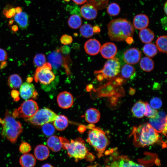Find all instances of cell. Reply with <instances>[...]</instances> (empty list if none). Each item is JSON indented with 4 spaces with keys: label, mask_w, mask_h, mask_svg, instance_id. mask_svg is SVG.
<instances>
[{
    "label": "cell",
    "mask_w": 167,
    "mask_h": 167,
    "mask_svg": "<svg viewBox=\"0 0 167 167\" xmlns=\"http://www.w3.org/2000/svg\"><path fill=\"white\" fill-rule=\"evenodd\" d=\"M133 138V143L137 147H143L162 141L161 138L149 123L134 126L130 135Z\"/></svg>",
    "instance_id": "6da1fadb"
},
{
    "label": "cell",
    "mask_w": 167,
    "mask_h": 167,
    "mask_svg": "<svg viewBox=\"0 0 167 167\" xmlns=\"http://www.w3.org/2000/svg\"><path fill=\"white\" fill-rule=\"evenodd\" d=\"M108 35L112 41H126L133 37L135 29L133 24L126 19L119 18L111 20L107 25Z\"/></svg>",
    "instance_id": "7a4b0ae2"
},
{
    "label": "cell",
    "mask_w": 167,
    "mask_h": 167,
    "mask_svg": "<svg viewBox=\"0 0 167 167\" xmlns=\"http://www.w3.org/2000/svg\"><path fill=\"white\" fill-rule=\"evenodd\" d=\"M59 137L62 148L66 150L69 156L74 158L76 161L85 159L91 162L95 159V156L88 151L82 138H78L70 141L64 137Z\"/></svg>",
    "instance_id": "3957f363"
},
{
    "label": "cell",
    "mask_w": 167,
    "mask_h": 167,
    "mask_svg": "<svg viewBox=\"0 0 167 167\" xmlns=\"http://www.w3.org/2000/svg\"><path fill=\"white\" fill-rule=\"evenodd\" d=\"M0 124L2 125L1 135L11 143H14L23 131L21 124L16 120L7 110L5 112L3 119L0 118Z\"/></svg>",
    "instance_id": "277c9868"
},
{
    "label": "cell",
    "mask_w": 167,
    "mask_h": 167,
    "mask_svg": "<svg viewBox=\"0 0 167 167\" xmlns=\"http://www.w3.org/2000/svg\"><path fill=\"white\" fill-rule=\"evenodd\" d=\"M90 126L87 141L94 148L100 158L103 156L109 144V140L104 131L99 128L95 127L93 125Z\"/></svg>",
    "instance_id": "5b68a950"
},
{
    "label": "cell",
    "mask_w": 167,
    "mask_h": 167,
    "mask_svg": "<svg viewBox=\"0 0 167 167\" xmlns=\"http://www.w3.org/2000/svg\"><path fill=\"white\" fill-rule=\"evenodd\" d=\"M38 109L36 101L32 99L28 100L23 102L18 109H15L12 115L14 118H22L25 120L32 117Z\"/></svg>",
    "instance_id": "8992f818"
},
{
    "label": "cell",
    "mask_w": 167,
    "mask_h": 167,
    "mask_svg": "<svg viewBox=\"0 0 167 167\" xmlns=\"http://www.w3.org/2000/svg\"><path fill=\"white\" fill-rule=\"evenodd\" d=\"M57 116L51 109L45 108L38 110L32 117L25 120L34 125L42 126L53 122Z\"/></svg>",
    "instance_id": "52a82bcc"
},
{
    "label": "cell",
    "mask_w": 167,
    "mask_h": 167,
    "mask_svg": "<svg viewBox=\"0 0 167 167\" xmlns=\"http://www.w3.org/2000/svg\"><path fill=\"white\" fill-rule=\"evenodd\" d=\"M120 71V64L118 59L113 58L106 62L102 70L96 71L95 73L96 74H101L105 79H110L117 75Z\"/></svg>",
    "instance_id": "ba28073f"
},
{
    "label": "cell",
    "mask_w": 167,
    "mask_h": 167,
    "mask_svg": "<svg viewBox=\"0 0 167 167\" xmlns=\"http://www.w3.org/2000/svg\"><path fill=\"white\" fill-rule=\"evenodd\" d=\"M52 67L49 62H46L42 66L37 67L34 75L36 82H39L42 84L47 85L52 82L55 75L51 70Z\"/></svg>",
    "instance_id": "9c48e42d"
},
{
    "label": "cell",
    "mask_w": 167,
    "mask_h": 167,
    "mask_svg": "<svg viewBox=\"0 0 167 167\" xmlns=\"http://www.w3.org/2000/svg\"><path fill=\"white\" fill-rule=\"evenodd\" d=\"M149 123L157 132L166 136L167 115L164 112H158L154 117L150 118Z\"/></svg>",
    "instance_id": "30bf717a"
},
{
    "label": "cell",
    "mask_w": 167,
    "mask_h": 167,
    "mask_svg": "<svg viewBox=\"0 0 167 167\" xmlns=\"http://www.w3.org/2000/svg\"><path fill=\"white\" fill-rule=\"evenodd\" d=\"M20 87L19 94L23 99L27 100L30 98H36L38 94L32 84L24 82Z\"/></svg>",
    "instance_id": "8fae6325"
},
{
    "label": "cell",
    "mask_w": 167,
    "mask_h": 167,
    "mask_svg": "<svg viewBox=\"0 0 167 167\" xmlns=\"http://www.w3.org/2000/svg\"><path fill=\"white\" fill-rule=\"evenodd\" d=\"M58 106L62 108L67 109L71 107L74 103V98L72 95L67 91L60 93L57 97Z\"/></svg>",
    "instance_id": "7c38bea8"
},
{
    "label": "cell",
    "mask_w": 167,
    "mask_h": 167,
    "mask_svg": "<svg viewBox=\"0 0 167 167\" xmlns=\"http://www.w3.org/2000/svg\"><path fill=\"white\" fill-rule=\"evenodd\" d=\"M141 56L140 51L135 48H131L124 54V61L128 64H135L139 61Z\"/></svg>",
    "instance_id": "4fadbf2b"
},
{
    "label": "cell",
    "mask_w": 167,
    "mask_h": 167,
    "mask_svg": "<svg viewBox=\"0 0 167 167\" xmlns=\"http://www.w3.org/2000/svg\"><path fill=\"white\" fill-rule=\"evenodd\" d=\"M100 51L101 54L103 58L109 59L114 58L117 53V46L113 43L107 42L102 46Z\"/></svg>",
    "instance_id": "5bb4252c"
},
{
    "label": "cell",
    "mask_w": 167,
    "mask_h": 167,
    "mask_svg": "<svg viewBox=\"0 0 167 167\" xmlns=\"http://www.w3.org/2000/svg\"><path fill=\"white\" fill-rule=\"evenodd\" d=\"M101 45L100 42L95 39H91L86 42L84 48L86 53L91 55H95L99 53Z\"/></svg>",
    "instance_id": "9a60e30c"
},
{
    "label": "cell",
    "mask_w": 167,
    "mask_h": 167,
    "mask_svg": "<svg viewBox=\"0 0 167 167\" xmlns=\"http://www.w3.org/2000/svg\"><path fill=\"white\" fill-rule=\"evenodd\" d=\"M81 16L87 20L95 19L97 15V10L93 5L87 3L83 5L80 9Z\"/></svg>",
    "instance_id": "2e32d148"
},
{
    "label": "cell",
    "mask_w": 167,
    "mask_h": 167,
    "mask_svg": "<svg viewBox=\"0 0 167 167\" xmlns=\"http://www.w3.org/2000/svg\"><path fill=\"white\" fill-rule=\"evenodd\" d=\"M48 62L55 69H58L63 64L64 58L59 50L52 52L48 56Z\"/></svg>",
    "instance_id": "e0dca14e"
},
{
    "label": "cell",
    "mask_w": 167,
    "mask_h": 167,
    "mask_svg": "<svg viewBox=\"0 0 167 167\" xmlns=\"http://www.w3.org/2000/svg\"><path fill=\"white\" fill-rule=\"evenodd\" d=\"M149 19L145 14H139L136 15L133 20L134 27L139 30L146 28L149 24Z\"/></svg>",
    "instance_id": "ac0fdd59"
},
{
    "label": "cell",
    "mask_w": 167,
    "mask_h": 167,
    "mask_svg": "<svg viewBox=\"0 0 167 167\" xmlns=\"http://www.w3.org/2000/svg\"><path fill=\"white\" fill-rule=\"evenodd\" d=\"M83 117L87 122L94 124L99 121L101 114L97 109L94 108H90L86 111Z\"/></svg>",
    "instance_id": "d6986e66"
},
{
    "label": "cell",
    "mask_w": 167,
    "mask_h": 167,
    "mask_svg": "<svg viewBox=\"0 0 167 167\" xmlns=\"http://www.w3.org/2000/svg\"><path fill=\"white\" fill-rule=\"evenodd\" d=\"M34 154L37 160L43 161L46 159L49 156V151L46 146L43 144H39L35 147Z\"/></svg>",
    "instance_id": "ffe728a7"
},
{
    "label": "cell",
    "mask_w": 167,
    "mask_h": 167,
    "mask_svg": "<svg viewBox=\"0 0 167 167\" xmlns=\"http://www.w3.org/2000/svg\"><path fill=\"white\" fill-rule=\"evenodd\" d=\"M47 143L48 148L54 152H59L62 148L60 137L57 136H50L47 140Z\"/></svg>",
    "instance_id": "44dd1931"
},
{
    "label": "cell",
    "mask_w": 167,
    "mask_h": 167,
    "mask_svg": "<svg viewBox=\"0 0 167 167\" xmlns=\"http://www.w3.org/2000/svg\"><path fill=\"white\" fill-rule=\"evenodd\" d=\"M19 162L22 167H34L36 163V160L33 155L26 153L20 156Z\"/></svg>",
    "instance_id": "7402d4cb"
},
{
    "label": "cell",
    "mask_w": 167,
    "mask_h": 167,
    "mask_svg": "<svg viewBox=\"0 0 167 167\" xmlns=\"http://www.w3.org/2000/svg\"><path fill=\"white\" fill-rule=\"evenodd\" d=\"M145 109V102L139 101L137 102L133 106L131 112L135 117L141 118L144 116Z\"/></svg>",
    "instance_id": "603a6c76"
},
{
    "label": "cell",
    "mask_w": 167,
    "mask_h": 167,
    "mask_svg": "<svg viewBox=\"0 0 167 167\" xmlns=\"http://www.w3.org/2000/svg\"><path fill=\"white\" fill-rule=\"evenodd\" d=\"M68 125V120L65 116L61 115L57 116L53 121V126L55 128L59 131L65 129Z\"/></svg>",
    "instance_id": "cb8c5ba5"
},
{
    "label": "cell",
    "mask_w": 167,
    "mask_h": 167,
    "mask_svg": "<svg viewBox=\"0 0 167 167\" xmlns=\"http://www.w3.org/2000/svg\"><path fill=\"white\" fill-rule=\"evenodd\" d=\"M139 36L143 43H148L153 40L155 35L150 29L145 28L140 30L139 33Z\"/></svg>",
    "instance_id": "d4e9b609"
},
{
    "label": "cell",
    "mask_w": 167,
    "mask_h": 167,
    "mask_svg": "<svg viewBox=\"0 0 167 167\" xmlns=\"http://www.w3.org/2000/svg\"><path fill=\"white\" fill-rule=\"evenodd\" d=\"M28 15L25 12L16 14L14 16V20L23 29H25L28 27Z\"/></svg>",
    "instance_id": "484cf974"
},
{
    "label": "cell",
    "mask_w": 167,
    "mask_h": 167,
    "mask_svg": "<svg viewBox=\"0 0 167 167\" xmlns=\"http://www.w3.org/2000/svg\"><path fill=\"white\" fill-rule=\"evenodd\" d=\"M22 83L21 78L17 74H14L10 75L7 81L9 87L11 88L14 89L19 88L21 86Z\"/></svg>",
    "instance_id": "4316f807"
},
{
    "label": "cell",
    "mask_w": 167,
    "mask_h": 167,
    "mask_svg": "<svg viewBox=\"0 0 167 167\" xmlns=\"http://www.w3.org/2000/svg\"><path fill=\"white\" fill-rule=\"evenodd\" d=\"M140 68L143 71L150 72L154 68V62L153 60L148 57H144L140 62Z\"/></svg>",
    "instance_id": "83f0119b"
},
{
    "label": "cell",
    "mask_w": 167,
    "mask_h": 167,
    "mask_svg": "<svg viewBox=\"0 0 167 167\" xmlns=\"http://www.w3.org/2000/svg\"><path fill=\"white\" fill-rule=\"evenodd\" d=\"M118 162V167H145L127 159L125 156L120 157Z\"/></svg>",
    "instance_id": "f1b7e54d"
},
{
    "label": "cell",
    "mask_w": 167,
    "mask_h": 167,
    "mask_svg": "<svg viewBox=\"0 0 167 167\" xmlns=\"http://www.w3.org/2000/svg\"><path fill=\"white\" fill-rule=\"evenodd\" d=\"M143 52L144 54L149 57H153L157 53L158 49L156 46L152 43H146L143 47Z\"/></svg>",
    "instance_id": "f546056e"
},
{
    "label": "cell",
    "mask_w": 167,
    "mask_h": 167,
    "mask_svg": "<svg viewBox=\"0 0 167 167\" xmlns=\"http://www.w3.org/2000/svg\"><path fill=\"white\" fill-rule=\"evenodd\" d=\"M135 70L132 66L128 64L124 65L121 70V74L122 76L125 78H132L135 74Z\"/></svg>",
    "instance_id": "4dcf8cb0"
},
{
    "label": "cell",
    "mask_w": 167,
    "mask_h": 167,
    "mask_svg": "<svg viewBox=\"0 0 167 167\" xmlns=\"http://www.w3.org/2000/svg\"><path fill=\"white\" fill-rule=\"evenodd\" d=\"M82 23L81 17L77 15H73L70 16L68 19V24L69 27L74 29L79 28Z\"/></svg>",
    "instance_id": "1f68e13d"
},
{
    "label": "cell",
    "mask_w": 167,
    "mask_h": 167,
    "mask_svg": "<svg viewBox=\"0 0 167 167\" xmlns=\"http://www.w3.org/2000/svg\"><path fill=\"white\" fill-rule=\"evenodd\" d=\"M79 31L81 35L86 38L92 36L94 34L93 27L88 24H84L81 26Z\"/></svg>",
    "instance_id": "d6a6232c"
},
{
    "label": "cell",
    "mask_w": 167,
    "mask_h": 167,
    "mask_svg": "<svg viewBox=\"0 0 167 167\" xmlns=\"http://www.w3.org/2000/svg\"><path fill=\"white\" fill-rule=\"evenodd\" d=\"M167 36H159L156 41V46L161 52L167 53Z\"/></svg>",
    "instance_id": "836d02e7"
},
{
    "label": "cell",
    "mask_w": 167,
    "mask_h": 167,
    "mask_svg": "<svg viewBox=\"0 0 167 167\" xmlns=\"http://www.w3.org/2000/svg\"><path fill=\"white\" fill-rule=\"evenodd\" d=\"M86 2L93 5L97 10H101L107 6L108 0H87Z\"/></svg>",
    "instance_id": "e575fe53"
},
{
    "label": "cell",
    "mask_w": 167,
    "mask_h": 167,
    "mask_svg": "<svg viewBox=\"0 0 167 167\" xmlns=\"http://www.w3.org/2000/svg\"><path fill=\"white\" fill-rule=\"evenodd\" d=\"M107 11L110 16L117 15L120 11V7L119 5L116 3H110L108 6Z\"/></svg>",
    "instance_id": "d590c367"
},
{
    "label": "cell",
    "mask_w": 167,
    "mask_h": 167,
    "mask_svg": "<svg viewBox=\"0 0 167 167\" xmlns=\"http://www.w3.org/2000/svg\"><path fill=\"white\" fill-rule=\"evenodd\" d=\"M46 62L45 55L42 53L37 54L33 58V63L36 66L41 67Z\"/></svg>",
    "instance_id": "8d00e7d4"
},
{
    "label": "cell",
    "mask_w": 167,
    "mask_h": 167,
    "mask_svg": "<svg viewBox=\"0 0 167 167\" xmlns=\"http://www.w3.org/2000/svg\"><path fill=\"white\" fill-rule=\"evenodd\" d=\"M42 130L45 136H50L54 133L55 128L50 123H48L42 125Z\"/></svg>",
    "instance_id": "74e56055"
},
{
    "label": "cell",
    "mask_w": 167,
    "mask_h": 167,
    "mask_svg": "<svg viewBox=\"0 0 167 167\" xmlns=\"http://www.w3.org/2000/svg\"><path fill=\"white\" fill-rule=\"evenodd\" d=\"M3 13L6 18H11L15 15V8L9 4L7 5L4 8Z\"/></svg>",
    "instance_id": "f35d334b"
},
{
    "label": "cell",
    "mask_w": 167,
    "mask_h": 167,
    "mask_svg": "<svg viewBox=\"0 0 167 167\" xmlns=\"http://www.w3.org/2000/svg\"><path fill=\"white\" fill-rule=\"evenodd\" d=\"M146 109L144 116L151 118L154 117L156 115L158 111L156 109L152 108L147 102H145Z\"/></svg>",
    "instance_id": "ab89813d"
},
{
    "label": "cell",
    "mask_w": 167,
    "mask_h": 167,
    "mask_svg": "<svg viewBox=\"0 0 167 167\" xmlns=\"http://www.w3.org/2000/svg\"><path fill=\"white\" fill-rule=\"evenodd\" d=\"M150 105L152 108L154 109H159L162 106V101L159 98L154 97L151 100Z\"/></svg>",
    "instance_id": "60d3db41"
},
{
    "label": "cell",
    "mask_w": 167,
    "mask_h": 167,
    "mask_svg": "<svg viewBox=\"0 0 167 167\" xmlns=\"http://www.w3.org/2000/svg\"><path fill=\"white\" fill-rule=\"evenodd\" d=\"M31 149L30 144L26 142H22L19 147L20 152L23 153H26L29 152Z\"/></svg>",
    "instance_id": "b9f144b4"
},
{
    "label": "cell",
    "mask_w": 167,
    "mask_h": 167,
    "mask_svg": "<svg viewBox=\"0 0 167 167\" xmlns=\"http://www.w3.org/2000/svg\"><path fill=\"white\" fill-rule=\"evenodd\" d=\"M72 37L70 35L64 34L60 38L61 43L64 45H67L71 44L73 41Z\"/></svg>",
    "instance_id": "7bdbcfd3"
},
{
    "label": "cell",
    "mask_w": 167,
    "mask_h": 167,
    "mask_svg": "<svg viewBox=\"0 0 167 167\" xmlns=\"http://www.w3.org/2000/svg\"><path fill=\"white\" fill-rule=\"evenodd\" d=\"M19 92L15 89L11 91V95L14 101H18L19 100Z\"/></svg>",
    "instance_id": "ee69618b"
},
{
    "label": "cell",
    "mask_w": 167,
    "mask_h": 167,
    "mask_svg": "<svg viewBox=\"0 0 167 167\" xmlns=\"http://www.w3.org/2000/svg\"><path fill=\"white\" fill-rule=\"evenodd\" d=\"M7 56L6 52L0 48V61H4L7 59Z\"/></svg>",
    "instance_id": "f6af8a7d"
},
{
    "label": "cell",
    "mask_w": 167,
    "mask_h": 167,
    "mask_svg": "<svg viewBox=\"0 0 167 167\" xmlns=\"http://www.w3.org/2000/svg\"><path fill=\"white\" fill-rule=\"evenodd\" d=\"M73 2L78 5H82L87 2V0H72Z\"/></svg>",
    "instance_id": "bcb514c9"
},
{
    "label": "cell",
    "mask_w": 167,
    "mask_h": 167,
    "mask_svg": "<svg viewBox=\"0 0 167 167\" xmlns=\"http://www.w3.org/2000/svg\"><path fill=\"white\" fill-rule=\"evenodd\" d=\"M15 13L16 14H19L22 11V9L21 7L18 6L15 8Z\"/></svg>",
    "instance_id": "7dc6e473"
},
{
    "label": "cell",
    "mask_w": 167,
    "mask_h": 167,
    "mask_svg": "<svg viewBox=\"0 0 167 167\" xmlns=\"http://www.w3.org/2000/svg\"><path fill=\"white\" fill-rule=\"evenodd\" d=\"M166 17H164L162 18L161 20V22L162 24L164 27H165L166 28V21H167Z\"/></svg>",
    "instance_id": "c3c4849f"
},
{
    "label": "cell",
    "mask_w": 167,
    "mask_h": 167,
    "mask_svg": "<svg viewBox=\"0 0 167 167\" xmlns=\"http://www.w3.org/2000/svg\"><path fill=\"white\" fill-rule=\"evenodd\" d=\"M11 29L13 32H15L18 30V27L17 25H14L12 26Z\"/></svg>",
    "instance_id": "681fc988"
},
{
    "label": "cell",
    "mask_w": 167,
    "mask_h": 167,
    "mask_svg": "<svg viewBox=\"0 0 167 167\" xmlns=\"http://www.w3.org/2000/svg\"><path fill=\"white\" fill-rule=\"evenodd\" d=\"M94 33L99 32L100 31V28L97 26H95L93 27Z\"/></svg>",
    "instance_id": "f907efd6"
},
{
    "label": "cell",
    "mask_w": 167,
    "mask_h": 167,
    "mask_svg": "<svg viewBox=\"0 0 167 167\" xmlns=\"http://www.w3.org/2000/svg\"><path fill=\"white\" fill-rule=\"evenodd\" d=\"M126 41L128 44H130L133 41V37H128L126 40Z\"/></svg>",
    "instance_id": "816d5d0a"
},
{
    "label": "cell",
    "mask_w": 167,
    "mask_h": 167,
    "mask_svg": "<svg viewBox=\"0 0 167 167\" xmlns=\"http://www.w3.org/2000/svg\"><path fill=\"white\" fill-rule=\"evenodd\" d=\"M41 167H54L50 164L46 163L43 165Z\"/></svg>",
    "instance_id": "f5cc1de1"
},
{
    "label": "cell",
    "mask_w": 167,
    "mask_h": 167,
    "mask_svg": "<svg viewBox=\"0 0 167 167\" xmlns=\"http://www.w3.org/2000/svg\"><path fill=\"white\" fill-rule=\"evenodd\" d=\"M167 2H166L164 4V10L166 15H167Z\"/></svg>",
    "instance_id": "db71d44e"
},
{
    "label": "cell",
    "mask_w": 167,
    "mask_h": 167,
    "mask_svg": "<svg viewBox=\"0 0 167 167\" xmlns=\"http://www.w3.org/2000/svg\"><path fill=\"white\" fill-rule=\"evenodd\" d=\"M14 21V19H10V20H9V22H8L9 25H10L12 24Z\"/></svg>",
    "instance_id": "11a10c76"
},
{
    "label": "cell",
    "mask_w": 167,
    "mask_h": 167,
    "mask_svg": "<svg viewBox=\"0 0 167 167\" xmlns=\"http://www.w3.org/2000/svg\"><path fill=\"white\" fill-rule=\"evenodd\" d=\"M107 167H109L108 166ZM110 167H118L117 165L116 164V162L115 163L113 164V165H111Z\"/></svg>",
    "instance_id": "9f6ffc18"
},
{
    "label": "cell",
    "mask_w": 167,
    "mask_h": 167,
    "mask_svg": "<svg viewBox=\"0 0 167 167\" xmlns=\"http://www.w3.org/2000/svg\"><path fill=\"white\" fill-rule=\"evenodd\" d=\"M28 79H27V81L28 82L30 83L31 82L32 80V79L31 78H28Z\"/></svg>",
    "instance_id": "6f0895ef"
},
{
    "label": "cell",
    "mask_w": 167,
    "mask_h": 167,
    "mask_svg": "<svg viewBox=\"0 0 167 167\" xmlns=\"http://www.w3.org/2000/svg\"><path fill=\"white\" fill-rule=\"evenodd\" d=\"M96 165H94L89 166H87V167H96Z\"/></svg>",
    "instance_id": "680465c9"
}]
</instances>
